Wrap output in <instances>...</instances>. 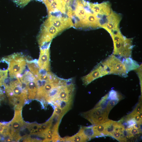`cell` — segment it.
I'll return each instance as SVG.
<instances>
[{
    "mask_svg": "<svg viewBox=\"0 0 142 142\" xmlns=\"http://www.w3.org/2000/svg\"><path fill=\"white\" fill-rule=\"evenodd\" d=\"M3 86L10 103L14 106L15 110H21L28 97L25 86L19 78H8L4 81Z\"/></svg>",
    "mask_w": 142,
    "mask_h": 142,
    "instance_id": "6da1fadb",
    "label": "cell"
},
{
    "mask_svg": "<svg viewBox=\"0 0 142 142\" xmlns=\"http://www.w3.org/2000/svg\"><path fill=\"white\" fill-rule=\"evenodd\" d=\"M110 34L114 44L113 54L120 58L131 57L133 39L125 37L120 31H115Z\"/></svg>",
    "mask_w": 142,
    "mask_h": 142,
    "instance_id": "7a4b0ae2",
    "label": "cell"
},
{
    "mask_svg": "<svg viewBox=\"0 0 142 142\" xmlns=\"http://www.w3.org/2000/svg\"><path fill=\"white\" fill-rule=\"evenodd\" d=\"M4 58L8 64L10 78H19L26 68L27 63L25 57L22 53L17 52Z\"/></svg>",
    "mask_w": 142,
    "mask_h": 142,
    "instance_id": "3957f363",
    "label": "cell"
},
{
    "mask_svg": "<svg viewBox=\"0 0 142 142\" xmlns=\"http://www.w3.org/2000/svg\"><path fill=\"white\" fill-rule=\"evenodd\" d=\"M60 33L48 19L42 25L37 39L40 48L50 45L53 38Z\"/></svg>",
    "mask_w": 142,
    "mask_h": 142,
    "instance_id": "277c9868",
    "label": "cell"
},
{
    "mask_svg": "<svg viewBox=\"0 0 142 142\" xmlns=\"http://www.w3.org/2000/svg\"><path fill=\"white\" fill-rule=\"evenodd\" d=\"M108 68L109 74L119 75L126 77L128 75L125 66L120 59L113 54H112L101 62Z\"/></svg>",
    "mask_w": 142,
    "mask_h": 142,
    "instance_id": "5b68a950",
    "label": "cell"
},
{
    "mask_svg": "<svg viewBox=\"0 0 142 142\" xmlns=\"http://www.w3.org/2000/svg\"><path fill=\"white\" fill-rule=\"evenodd\" d=\"M26 89L28 98L34 99L36 97L38 87V80L29 71L26 70L19 78Z\"/></svg>",
    "mask_w": 142,
    "mask_h": 142,
    "instance_id": "8992f818",
    "label": "cell"
},
{
    "mask_svg": "<svg viewBox=\"0 0 142 142\" xmlns=\"http://www.w3.org/2000/svg\"><path fill=\"white\" fill-rule=\"evenodd\" d=\"M109 113L106 109L95 107L93 109L82 114V116L93 125L100 124L109 120Z\"/></svg>",
    "mask_w": 142,
    "mask_h": 142,
    "instance_id": "52a82bcc",
    "label": "cell"
},
{
    "mask_svg": "<svg viewBox=\"0 0 142 142\" xmlns=\"http://www.w3.org/2000/svg\"><path fill=\"white\" fill-rule=\"evenodd\" d=\"M88 6L90 9L100 20L101 27L105 24L107 17L112 10L111 5L109 2L99 4L88 3Z\"/></svg>",
    "mask_w": 142,
    "mask_h": 142,
    "instance_id": "ba28073f",
    "label": "cell"
},
{
    "mask_svg": "<svg viewBox=\"0 0 142 142\" xmlns=\"http://www.w3.org/2000/svg\"><path fill=\"white\" fill-rule=\"evenodd\" d=\"M15 110L13 118L8 124L9 132L12 138L17 141L21 138L20 131L24 124L22 117L21 110Z\"/></svg>",
    "mask_w": 142,
    "mask_h": 142,
    "instance_id": "9c48e42d",
    "label": "cell"
},
{
    "mask_svg": "<svg viewBox=\"0 0 142 142\" xmlns=\"http://www.w3.org/2000/svg\"><path fill=\"white\" fill-rule=\"evenodd\" d=\"M109 73L107 67L100 62L90 73L82 77V80L84 85L87 86L94 80L109 74Z\"/></svg>",
    "mask_w": 142,
    "mask_h": 142,
    "instance_id": "30bf717a",
    "label": "cell"
},
{
    "mask_svg": "<svg viewBox=\"0 0 142 142\" xmlns=\"http://www.w3.org/2000/svg\"><path fill=\"white\" fill-rule=\"evenodd\" d=\"M40 52L37 63L39 70L46 72L50 71V65L49 46L40 48Z\"/></svg>",
    "mask_w": 142,
    "mask_h": 142,
    "instance_id": "8fae6325",
    "label": "cell"
},
{
    "mask_svg": "<svg viewBox=\"0 0 142 142\" xmlns=\"http://www.w3.org/2000/svg\"><path fill=\"white\" fill-rule=\"evenodd\" d=\"M121 19L119 14L114 12L112 10L107 17L106 22L103 28L105 29L110 34L113 32L120 31L119 24Z\"/></svg>",
    "mask_w": 142,
    "mask_h": 142,
    "instance_id": "7c38bea8",
    "label": "cell"
},
{
    "mask_svg": "<svg viewBox=\"0 0 142 142\" xmlns=\"http://www.w3.org/2000/svg\"><path fill=\"white\" fill-rule=\"evenodd\" d=\"M48 19L52 24L60 32L73 26L71 19L69 18H58L50 15Z\"/></svg>",
    "mask_w": 142,
    "mask_h": 142,
    "instance_id": "4fadbf2b",
    "label": "cell"
},
{
    "mask_svg": "<svg viewBox=\"0 0 142 142\" xmlns=\"http://www.w3.org/2000/svg\"><path fill=\"white\" fill-rule=\"evenodd\" d=\"M122 60L128 73L131 70L137 69L140 66L136 61L130 57L123 58Z\"/></svg>",
    "mask_w": 142,
    "mask_h": 142,
    "instance_id": "5bb4252c",
    "label": "cell"
},
{
    "mask_svg": "<svg viewBox=\"0 0 142 142\" xmlns=\"http://www.w3.org/2000/svg\"><path fill=\"white\" fill-rule=\"evenodd\" d=\"M27 65L30 71L36 78L39 72V69L37 64V60L36 59L29 60L25 57Z\"/></svg>",
    "mask_w": 142,
    "mask_h": 142,
    "instance_id": "9a60e30c",
    "label": "cell"
},
{
    "mask_svg": "<svg viewBox=\"0 0 142 142\" xmlns=\"http://www.w3.org/2000/svg\"><path fill=\"white\" fill-rule=\"evenodd\" d=\"M79 131L89 140L94 138L93 126H82Z\"/></svg>",
    "mask_w": 142,
    "mask_h": 142,
    "instance_id": "2e32d148",
    "label": "cell"
},
{
    "mask_svg": "<svg viewBox=\"0 0 142 142\" xmlns=\"http://www.w3.org/2000/svg\"><path fill=\"white\" fill-rule=\"evenodd\" d=\"M65 138V142H85L88 141L87 139L80 132L72 137Z\"/></svg>",
    "mask_w": 142,
    "mask_h": 142,
    "instance_id": "e0dca14e",
    "label": "cell"
},
{
    "mask_svg": "<svg viewBox=\"0 0 142 142\" xmlns=\"http://www.w3.org/2000/svg\"><path fill=\"white\" fill-rule=\"evenodd\" d=\"M114 131L111 134L110 136L117 140L120 142H126L127 141L123 133V131L125 129Z\"/></svg>",
    "mask_w": 142,
    "mask_h": 142,
    "instance_id": "ac0fdd59",
    "label": "cell"
},
{
    "mask_svg": "<svg viewBox=\"0 0 142 142\" xmlns=\"http://www.w3.org/2000/svg\"><path fill=\"white\" fill-rule=\"evenodd\" d=\"M122 97V95L120 93L114 90H111L108 93V98L109 100H118L120 101Z\"/></svg>",
    "mask_w": 142,
    "mask_h": 142,
    "instance_id": "d6986e66",
    "label": "cell"
},
{
    "mask_svg": "<svg viewBox=\"0 0 142 142\" xmlns=\"http://www.w3.org/2000/svg\"><path fill=\"white\" fill-rule=\"evenodd\" d=\"M8 69H1L0 68V87L3 85L5 80L8 78Z\"/></svg>",
    "mask_w": 142,
    "mask_h": 142,
    "instance_id": "ffe728a7",
    "label": "cell"
},
{
    "mask_svg": "<svg viewBox=\"0 0 142 142\" xmlns=\"http://www.w3.org/2000/svg\"><path fill=\"white\" fill-rule=\"evenodd\" d=\"M108 101V93L103 97L95 107H99L105 109Z\"/></svg>",
    "mask_w": 142,
    "mask_h": 142,
    "instance_id": "44dd1931",
    "label": "cell"
},
{
    "mask_svg": "<svg viewBox=\"0 0 142 142\" xmlns=\"http://www.w3.org/2000/svg\"><path fill=\"white\" fill-rule=\"evenodd\" d=\"M67 112V111L61 108L56 106L55 108L53 114L62 118Z\"/></svg>",
    "mask_w": 142,
    "mask_h": 142,
    "instance_id": "7402d4cb",
    "label": "cell"
},
{
    "mask_svg": "<svg viewBox=\"0 0 142 142\" xmlns=\"http://www.w3.org/2000/svg\"><path fill=\"white\" fill-rule=\"evenodd\" d=\"M16 4L20 7L26 6L31 0H12Z\"/></svg>",
    "mask_w": 142,
    "mask_h": 142,
    "instance_id": "603a6c76",
    "label": "cell"
},
{
    "mask_svg": "<svg viewBox=\"0 0 142 142\" xmlns=\"http://www.w3.org/2000/svg\"><path fill=\"white\" fill-rule=\"evenodd\" d=\"M1 137H0V140L1 139Z\"/></svg>",
    "mask_w": 142,
    "mask_h": 142,
    "instance_id": "cb8c5ba5",
    "label": "cell"
}]
</instances>
